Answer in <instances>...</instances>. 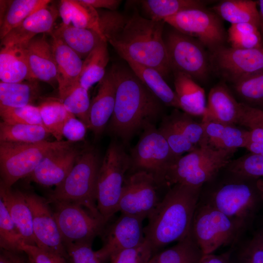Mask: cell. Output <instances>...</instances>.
Returning <instances> with one entry per match:
<instances>
[{
    "label": "cell",
    "instance_id": "obj_1",
    "mask_svg": "<svg viewBox=\"0 0 263 263\" xmlns=\"http://www.w3.org/2000/svg\"><path fill=\"white\" fill-rule=\"evenodd\" d=\"M102 34L126 62L152 68L165 78L171 72L164 40V21H155L135 12L125 16L115 12L99 13Z\"/></svg>",
    "mask_w": 263,
    "mask_h": 263
},
{
    "label": "cell",
    "instance_id": "obj_2",
    "mask_svg": "<svg viewBox=\"0 0 263 263\" xmlns=\"http://www.w3.org/2000/svg\"><path fill=\"white\" fill-rule=\"evenodd\" d=\"M115 84L114 111L108 132L127 144L138 131L153 124L162 113L161 101L129 67L113 65Z\"/></svg>",
    "mask_w": 263,
    "mask_h": 263
},
{
    "label": "cell",
    "instance_id": "obj_3",
    "mask_svg": "<svg viewBox=\"0 0 263 263\" xmlns=\"http://www.w3.org/2000/svg\"><path fill=\"white\" fill-rule=\"evenodd\" d=\"M201 189L176 184L161 199L144 228L145 240L154 253L190 234Z\"/></svg>",
    "mask_w": 263,
    "mask_h": 263
},
{
    "label": "cell",
    "instance_id": "obj_4",
    "mask_svg": "<svg viewBox=\"0 0 263 263\" xmlns=\"http://www.w3.org/2000/svg\"><path fill=\"white\" fill-rule=\"evenodd\" d=\"M199 200L247 224L263 200V180L223 169L203 186Z\"/></svg>",
    "mask_w": 263,
    "mask_h": 263
},
{
    "label": "cell",
    "instance_id": "obj_5",
    "mask_svg": "<svg viewBox=\"0 0 263 263\" xmlns=\"http://www.w3.org/2000/svg\"><path fill=\"white\" fill-rule=\"evenodd\" d=\"M100 164L94 150L84 149L65 179L49 193L46 198L48 202L50 204L56 202L75 203L94 216L103 218L98 210L96 199Z\"/></svg>",
    "mask_w": 263,
    "mask_h": 263
},
{
    "label": "cell",
    "instance_id": "obj_6",
    "mask_svg": "<svg viewBox=\"0 0 263 263\" xmlns=\"http://www.w3.org/2000/svg\"><path fill=\"white\" fill-rule=\"evenodd\" d=\"M236 151L209 145L196 148L180 157L166 172L163 187L182 184L202 188L213 179L232 160Z\"/></svg>",
    "mask_w": 263,
    "mask_h": 263
},
{
    "label": "cell",
    "instance_id": "obj_7",
    "mask_svg": "<svg viewBox=\"0 0 263 263\" xmlns=\"http://www.w3.org/2000/svg\"><path fill=\"white\" fill-rule=\"evenodd\" d=\"M247 224L231 217L199 200L191 224L190 234L204 255L237 242Z\"/></svg>",
    "mask_w": 263,
    "mask_h": 263
},
{
    "label": "cell",
    "instance_id": "obj_8",
    "mask_svg": "<svg viewBox=\"0 0 263 263\" xmlns=\"http://www.w3.org/2000/svg\"><path fill=\"white\" fill-rule=\"evenodd\" d=\"M131 160L122 146L115 141L110 144L101 164L96 184V205L108 222L118 212L119 202Z\"/></svg>",
    "mask_w": 263,
    "mask_h": 263
},
{
    "label": "cell",
    "instance_id": "obj_9",
    "mask_svg": "<svg viewBox=\"0 0 263 263\" xmlns=\"http://www.w3.org/2000/svg\"><path fill=\"white\" fill-rule=\"evenodd\" d=\"M74 142L45 140L34 143L0 142V183L11 188L28 177L50 151Z\"/></svg>",
    "mask_w": 263,
    "mask_h": 263
},
{
    "label": "cell",
    "instance_id": "obj_10",
    "mask_svg": "<svg viewBox=\"0 0 263 263\" xmlns=\"http://www.w3.org/2000/svg\"><path fill=\"white\" fill-rule=\"evenodd\" d=\"M164 40L171 72L183 73L195 81L207 79L211 70L210 53L200 42L173 28L164 34Z\"/></svg>",
    "mask_w": 263,
    "mask_h": 263
},
{
    "label": "cell",
    "instance_id": "obj_11",
    "mask_svg": "<svg viewBox=\"0 0 263 263\" xmlns=\"http://www.w3.org/2000/svg\"><path fill=\"white\" fill-rule=\"evenodd\" d=\"M130 157L132 172L142 171L152 175L160 187L163 186L168 169L179 158L153 124L144 128Z\"/></svg>",
    "mask_w": 263,
    "mask_h": 263
},
{
    "label": "cell",
    "instance_id": "obj_12",
    "mask_svg": "<svg viewBox=\"0 0 263 263\" xmlns=\"http://www.w3.org/2000/svg\"><path fill=\"white\" fill-rule=\"evenodd\" d=\"M164 21L179 32L197 39L210 53L225 46L227 40L220 17L205 8L187 9Z\"/></svg>",
    "mask_w": 263,
    "mask_h": 263
},
{
    "label": "cell",
    "instance_id": "obj_13",
    "mask_svg": "<svg viewBox=\"0 0 263 263\" xmlns=\"http://www.w3.org/2000/svg\"><path fill=\"white\" fill-rule=\"evenodd\" d=\"M53 213L64 244L92 243L102 234L107 223L92 215L81 206L68 202H56Z\"/></svg>",
    "mask_w": 263,
    "mask_h": 263
},
{
    "label": "cell",
    "instance_id": "obj_14",
    "mask_svg": "<svg viewBox=\"0 0 263 263\" xmlns=\"http://www.w3.org/2000/svg\"><path fill=\"white\" fill-rule=\"evenodd\" d=\"M160 187L153 176L145 171L131 172L126 176L119 202L118 212L144 220L160 202Z\"/></svg>",
    "mask_w": 263,
    "mask_h": 263
},
{
    "label": "cell",
    "instance_id": "obj_15",
    "mask_svg": "<svg viewBox=\"0 0 263 263\" xmlns=\"http://www.w3.org/2000/svg\"><path fill=\"white\" fill-rule=\"evenodd\" d=\"M211 70L233 84L263 71V47L243 49L225 46L210 53Z\"/></svg>",
    "mask_w": 263,
    "mask_h": 263
},
{
    "label": "cell",
    "instance_id": "obj_16",
    "mask_svg": "<svg viewBox=\"0 0 263 263\" xmlns=\"http://www.w3.org/2000/svg\"><path fill=\"white\" fill-rule=\"evenodd\" d=\"M23 193L32 212L36 246L69 260L53 211L47 199L32 192Z\"/></svg>",
    "mask_w": 263,
    "mask_h": 263
},
{
    "label": "cell",
    "instance_id": "obj_17",
    "mask_svg": "<svg viewBox=\"0 0 263 263\" xmlns=\"http://www.w3.org/2000/svg\"><path fill=\"white\" fill-rule=\"evenodd\" d=\"M143 220L121 213L106 230L102 247L95 253L102 263L118 252L137 246L145 241Z\"/></svg>",
    "mask_w": 263,
    "mask_h": 263
},
{
    "label": "cell",
    "instance_id": "obj_18",
    "mask_svg": "<svg viewBox=\"0 0 263 263\" xmlns=\"http://www.w3.org/2000/svg\"><path fill=\"white\" fill-rule=\"evenodd\" d=\"M83 150L74 143L49 152L27 177L44 187H56L67 177Z\"/></svg>",
    "mask_w": 263,
    "mask_h": 263
},
{
    "label": "cell",
    "instance_id": "obj_19",
    "mask_svg": "<svg viewBox=\"0 0 263 263\" xmlns=\"http://www.w3.org/2000/svg\"><path fill=\"white\" fill-rule=\"evenodd\" d=\"M31 80L57 83V66L51 43L45 35L36 36L24 44Z\"/></svg>",
    "mask_w": 263,
    "mask_h": 263
},
{
    "label": "cell",
    "instance_id": "obj_20",
    "mask_svg": "<svg viewBox=\"0 0 263 263\" xmlns=\"http://www.w3.org/2000/svg\"><path fill=\"white\" fill-rule=\"evenodd\" d=\"M58 15V10L49 4L40 8L2 38L1 45H23L38 34H50Z\"/></svg>",
    "mask_w": 263,
    "mask_h": 263
},
{
    "label": "cell",
    "instance_id": "obj_21",
    "mask_svg": "<svg viewBox=\"0 0 263 263\" xmlns=\"http://www.w3.org/2000/svg\"><path fill=\"white\" fill-rule=\"evenodd\" d=\"M115 84L113 72L110 69L99 82L95 96L91 103L89 129L94 139L102 134L110 121L114 108Z\"/></svg>",
    "mask_w": 263,
    "mask_h": 263
},
{
    "label": "cell",
    "instance_id": "obj_22",
    "mask_svg": "<svg viewBox=\"0 0 263 263\" xmlns=\"http://www.w3.org/2000/svg\"><path fill=\"white\" fill-rule=\"evenodd\" d=\"M51 43L57 69L59 97L79 82L83 61L60 38L50 34Z\"/></svg>",
    "mask_w": 263,
    "mask_h": 263
},
{
    "label": "cell",
    "instance_id": "obj_23",
    "mask_svg": "<svg viewBox=\"0 0 263 263\" xmlns=\"http://www.w3.org/2000/svg\"><path fill=\"white\" fill-rule=\"evenodd\" d=\"M242 112V103L233 93L221 82L209 92L205 113L202 118L226 124L238 125Z\"/></svg>",
    "mask_w": 263,
    "mask_h": 263
},
{
    "label": "cell",
    "instance_id": "obj_24",
    "mask_svg": "<svg viewBox=\"0 0 263 263\" xmlns=\"http://www.w3.org/2000/svg\"><path fill=\"white\" fill-rule=\"evenodd\" d=\"M0 198L2 199L8 213L20 232L23 242L36 245L31 209L23 192L14 190L0 182Z\"/></svg>",
    "mask_w": 263,
    "mask_h": 263
},
{
    "label": "cell",
    "instance_id": "obj_25",
    "mask_svg": "<svg viewBox=\"0 0 263 263\" xmlns=\"http://www.w3.org/2000/svg\"><path fill=\"white\" fill-rule=\"evenodd\" d=\"M207 145L218 150L236 151L245 148L248 130L235 125L202 118Z\"/></svg>",
    "mask_w": 263,
    "mask_h": 263
},
{
    "label": "cell",
    "instance_id": "obj_26",
    "mask_svg": "<svg viewBox=\"0 0 263 263\" xmlns=\"http://www.w3.org/2000/svg\"><path fill=\"white\" fill-rule=\"evenodd\" d=\"M175 93L180 109L192 116L204 114L207 102L204 90L189 76L173 72Z\"/></svg>",
    "mask_w": 263,
    "mask_h": 263
},
{
    "label": "cell",
    "instance_id": "obj_27",
    "mask_svg": "<svg viewBox=\"0 0 263 263\" xmlns=\"http://www.w3.org/2000/svg\"><path fill=\"white\" fill-rule=\"evenodd\" d=\"M0 79L7 83L31 80L24 44L2 46L0 51Z\"/></svg>",
    "mask_w": 263,
    "mask_h": 263
},
{
    "label": "cell",
    "instance_id": "obj_28",
    "mask_svg": "<svg viewBox=\"0 0 263 263\" xmlns=\"http://www.w3.org/2000/svg\"><path fill=\"white\" fill-rule=\"evenodd\" d=\"M58 12L62 24L93 30L104 37L100 28L99 13L81 0H61Z\"/></svg>",
    "mask_w": 263,
    "mask_h": 263
},
{
    "label": "cell",
    "instance_id": "obj_29",
    "mask_svg": "<svg viewBox=\"0 0 263 263\" xmlns=\"http://www.w3.org/2000/svg\"><path fill=\"white\" fill-rule=\"evenodd\" d=\"M50 34L60 38L81 58H85L102 42L106 40L104 37L94 30L62 23Z\"/></svg>",
    "mask_w": 263,
    "mask_h": 263
},
{
    "label": "cell",
    "instance_id": "obj_30",
    "mask_svg": "<svg viewBox=\"0 0 263 263\" xmlns=\"http://www.w3.org/2000/svg\"><path fill=\"white\" fill-rule=\"evenodd\" d=\"M40 94L38 80L15 83L0 82V107L18 108L33 105Z\"/></svg>",
    "mask_w": 263,
    "mask_h": 263
},
{
    "label": "cell",
    "instance_id": "obj_31",
    "mask_svg": "<svg viewBox=\"0 0 263 263\" xmlns=\"http://www.w3.org/2000/svg\"><path fill=\"white\" fill-rule=\"evenodd\" d=\"M129 67L146 86L165 106L180 109L176 94L156 70L128 61Z\"/></svg>",
    "mask_w": 263,
    "mask_h": 263
},
{
    "label": "cell",
    "instance_id": "obj_32",
    "mask_svg": "<svg viewBox=\"0 0 263 263\" xmlns=\"http://www.w3.org/2000/svg\"><path fill=\"white\" fill-rule=\"evenodd\" d=\"M257 1L251 0H225L213 7L215 13L231 24L249 23L260 27Z\"/></svg>",
    "mask_w": 263,
    "mask_h": 263
},
{
    "label": "cell",
    "instance_id": "obj_33",
    "mask_svg": "<svg viewBox=\"0 0 263 263\" xmlns=\"http://www.w3.org/2000/svg\"><path fill=\"white\" fill-rule=\"evenodd\" d=\"M138 2L148 19L155 21H164L187 9L205 8L206 3L199 0H143Z\"/></svg>",
    "mask_w": 263,
    "mask_h": 263
},
{
    "label": "cell",
    "instance_id": "obj_34",
    "mask_svg": "<svg viewBox=\"0 0 263 263\" xmlns=\"http://www.w3.org/2000/svg\"><path fill=\"white\" fill-rule=\"evenodd\" d=\"M107 43L106 40L102 42L83 61L79 82L88 91L106 75L105 69L109 60Z\"/></svg>",
    "mask_w": 263,
    "mask_h": 263
},
{
    "label": "cell",
    "instance_id": "obj_35",
    "mask_svg": "<svg viewBox=\"0 0 263 263\" xmlns=\"http://www.w3.org/2000/svg\"><path fill=\"white\" fill-rule=\"evenodd\" d=\"M48 0H14L10 1L6 12L0 19V37L1 39L11 30L40 8L48 5Z\"/></svg>",
    "mask_w": 263,
    "mask_h": 263
},
{
    "label": "cell",
    "instance_id": "obj_36",
    "mask_svg": "<svg viewBox=\"0 0 263 263\" xmlns=\"http://www.w3.org/2000/svg\"><path fill=\"white\" fill-rule=\"evenodd\" d=\"M38 107L44 126L56 140H63V126L69 118L75 116L67 110L59 99L44 98Z\"/></svg>",
    "mask_w": 263,
    "mask_h": 263
},
{
    "label": "cell",
    "instance_id": "obj_37",
    "mask_svg": "<svg viewBox=\"0 0 263 263\" xmlns=\"http://www.w3.org/2000/svg\"><path fill=\"white\" fill-rule=\"evenodd\" d=\"M51 135L42 125L0 123V142L34 143L47 140Z\"/></svg>",
    "mask_w": 263,
    "mask_h": 263
},
{
    "label": "cell",
    "instance_id": "obj_38",
    "mask_svg": "<svg viewBox=\"0 0 263 263\" xmlns=\"http://www.w3.org/2000/svg\"><path fill=\"white\" fill-rule=\"evenodd\" d=\"M203 255L190 233L153 257L158 263H198Z\"/></svg>",
    "mask_w": 263,
    "mask_h": 263
},
{
    "label": "cell",
    "instance_id": "obj_39",
    "mask_svg": "<svg viewBox=\"0 0 263 263\" xmlns=\"http://www.w3.org/2000/svg\"><path fill=\"white\" fill-rule=\"evenodd\" d=\"M232 88L241 103L263 111V71L241 79Z\"/></svg>",
    "mask_w": 263,
    "mask_h": 263
},
{
    "label": "cell",
    "instance_id": "obj_40",
    "mask_svg": "<svg viewBox=\"0 0 263 263\" xmlns=\"http://www.w3.org/2000/svg\"><path fill=\"white\" fill-rule=\"evenodd\" d=\"M230 47L243 49L263 47V36L260 27L249 23L231 24L227 31Z\"/></svg>",
    "mask_w": 263,
    "mask_h": 263
},
{
    "label": "cell",
    "instance_id": "obj_41",
    "mask_svg": "<svg viewBox=\"0 0 263 263\" xmlns=\"http://www.w3.org/2000/svg\"><path fill=\"white\" fill-rule=\"evenodd\" d=\"M65 108L89 129L91 103L88 90L79 82L59 98Z\"/></svg>",
    "mask_w": 263,
    "mask_h": 263
},
{
    "label": "cell",
    "instance_id": "obj_42",
    "mask_svg": "<svg viewBox=\"0 0 263 263\" xmlns=\"http://www.w3.org/2000/svg\"><path fill=\"white\" fill-rule=\"evenodd\" d=\"M171 121L187 139L195 147L207 145L203 124L192 116L178 109L169 115Z\"/></svg>",
    "mask_w": 263,
    "mask_h": 263
},
{
    "label": "cell",
    "instance_id": "obj_43",
    "mask_svg": "<svg viewBox=\"0 0 263 263\" xmlns=\"http://www.w3.org/2000/svg\"><path fill=\"white\" fill-rule=\"evenodd\" d=\"M22 236L0 198V246L8 250H22Z\"/></svg>",
    "mask_w": 263,
    "mask_h": 263
},
{
    "label": "cell",
    "instance_id": "obj_44",
    "mask_svg": "<svg viewBox=\"0 0 263 263\" xmlns=\"http://www.w3.org/2000/svg\"><path fill=\"white\" fill-rule=\"evenodd\" d=\"M165 138L173 153L180 158L196 148L183 135L171 121L169 116L163 118L158 129Z\"/></svg>",
    "mask_w": 263,
    "mask_h": 263
},
{
    "label": "cell",
    "instance_id": "obj_45",
    "mask_svg": "<svg viewBox=\"0 0 263 263\" xmlns=\"http://www.w3.org/2000/svg\"><path fill=\"white\" fill-rule=\"evenodd\" d=\"M225 169L242 176L261 179L263 177V155L249 153L232 159Z\"/></svg>",
    "mask_w": 263,
    "mask_h": 263
},
{
    "label": "cell",
    "instance_id": "obj_46",
    "mask_svg": "<svg viewBox=\"0 0 263 263\" xmlns=\"http://www.w3.org/2000/svg\"><path fill=\"white\" fill-rule=\"evenodd\" d=\"M232 263H263V232L255 233L240 246L232 249Z\"/></svg>",
    "mask_w": 263,
    "mask_h": 263
},
{
    "label": "cell",
    "instance_id": "obj_47",
    "mask_svg": "<svg viewBox=\"0 0 263 263\" xmlns=\"http://www.w3.org/2000/svg\"><path fill=\"white\" fill-rule=\"evenodd\" d=\"M0 115L2 121L8 123L44 126L39 108L34 105L18 108L0 107Z\"/></svg>",
    "mask_w": 263,
    "mask_h": 263
},
{
    "label": "cell",
    "instance_id": "obj_48",
    "mask_svg": "<svg viewBox=\"0 0 263 263\" xmlns=\"http://www.w3.org/2000/svg\"><path fill=\"white\" fill-rule=\"evenodd\" d=\"M149 243L145 241L140 245L121 251L110 260V263H147L154 255Z\"/></svg>",
    "mask_w": 263,
    "mask_h": 263
},
{
    "label": "cell",
    "instance_id": "obj_49",
    "mask_svg": "<svg viewBox=\"0 0 263 263\" xmlns=\"http://www.w3.org/2000/svg\"><path fill=\"white\" fill-rule=\"evenodd\" d=\"M91 243L65 244L70 263H102L97 257Z\"/></svg>",
    "mask_w": 263,
    "mask_h": 263
},
{
    "label": "cell",
    "instance_id": "obj_50",
    "mask_svg": "<svg viewBox=\"0 0 263 263\" xmlns=\"http://www.w3.org/2000/svg\"><path fill=\"white\" fill-rule=\"evenodd\" d=\"M20 249L26 253L30 263H67V260L63 257L36 245H29L22 242Z\"/></svg>",
    "mask_w": 263,
    "mask_h": 263
},
{
    "label": "cell",
    "instance_id": "obj_51",
    "mask_svg": "<svg viewBox=\"0 0 263 263\" xmlns=\"http://www.w3.org/2000/svg\"><path fill=\"white\" fill-rule=\"evenodd\" d=\"M87 129L81 121L73 116L69 118L63 126L62 135L67 140L72 142L83 141Z\"/></svg>",
    "mask_w": 263,
    "mask_h": 263
},
{
    "label": "cell",
    "instance_id": "obj_52",
    "mask_svg": "<svg viewBox=\"0 0 263 263\" xmlns=\"http://www.w3.org/2000/svg\"><path fill=\"white\" fill-rule=\"evenodd\" d=\"M238 125L249 129L254 128L263 129V111L242 103V112Z\"/></svg>",
    "mask_w": 263,
    "mask_h": 263
},
{
    "label": "cell",
    "instance_id": "obj_53",
    "mask_svg": "<svg viewBox=\"0 0 263 263\" xmlns=\"http://www.w3.org/2000/svg\"><path fill=\"white\" fill-rule=\"evenodd\" d=\"M249 153L263 155V129L254 128L248 130L245 148Z\"/></svg>",
    "mask_w": 263,
    "mask_h": 263
},
{
    "label": "cell",
    "instance_id": "obj_54",
    "mask_svg": "<svg viewBox=\"0 0 263 263\" xmlns=\"http://www.w3.org/2000/svg\"><path fill=\"white\" fill-rule=\"evenodd\" d=\"M0 263H30L26 253L23 250L0 249Z\"/></svg>",
    "mask_w": 263,
    "mask_h": 263
},
{
    "label": "cell",
    "instance_id": "obj_55",
    "mask_svg": "<svg viewBox=\"0 0 263 263\" xmlns=\"http://www.w3.org/2000/svg\"><path fill=\"white\" fill-rule=\"evenodd\" d=\"M232 249L220 254L214 253L203 255L198 263H232Z\"/></svg>",
    "mask_w": 263,
    "mask_h": 263
},
{
    "label": "cell",
    "instance_id": "obj_56",
    "mask_svg": "<svg viewBox=\"0 0 263 263\" xmlns=\"http://www.w3.org/2000/svg\"><path fill=\"white\" fill-rule=\"evenodd\" d=\"M81 1L90 6L96 8H103L115 10L122 2L120 0H81Z\"/></svg>",
    "mask_w": 263,
    "mask_h": 263
},
{
    "label": "cell",
    "instance_id": "obj_57",
    "mask_svg": "<svg viewBox=\"0 0 263 263\" xmlns=\"http://www.w3.org/2000/svg\"><path fill=\"white\" fill-rule=\"evenodd\" d=\"M260 17V29L263 36V0L257 1Z\"/></svg>",
    "mask_w": 263,
    "mask_h": 263
},
{
    "label": "cell",
    "instance_id": "obj_58",
    "mask_svg": "<svg viewBox=\"0 0 263 263\" xmlns=\"http://www.w3.org/2000/svg\"><path fill=\"white\" fill-rule=\"evenodd\" d=\"M147 263H158L156 260L155 259L153 256L151 258V259Z\"/></svg>",
    "mask_w": 263,
    "mask_h": 263
}]
</instances>
